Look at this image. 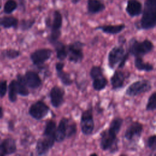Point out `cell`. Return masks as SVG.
I'll return each instance as SVG.
<instances>
[{"mask_svg":"<svg viewBox=\"0 0 156 156\" xmlns=\"http://www.w3.org/2000/svg\"><path fill=\"white\" fill-rule=\"evenodd\" d=\"M142 16L136 27L142 30H150L156 25V0H145Z\"/></svg>","mask_w":156,"mask_h":156,"instance_id":"obj_1","label":"cell"},{"mask_svg":"<svg viewBox=\"0 0 156 156\" xmlns=\"http://www.w3.org/2000/svg\"><path fill=\"white\" fill-rule=\"evenodd\" d=\"M127 50L130 55L135 57H143L153 51L154 43L147 38L143 41H138L135 38H132L128 42Z\"/></svg>","mask_w":156,"mask_h":156,"instance_id":"obj_2","label":"cell"},{"mask_svg":"<svg viewBox=\"0 0 156 156\" xmlns=\"http://www.w3.org/2000/svg\"><path fill=\"white\" fill-rule=\"evenodd\" d=\"M116 132L110 128L102 130L100 133L99 147L103 151H108L110 153L113 154L118 150V139Z\"/></svg>","mask_w":156,"mask_h":156,"instance_id":"obj_3","label":"cell"},{"mask_svg":"<svg viewBox=\"0 0 156 156\" xmlns=\"http://www.w3.org/2000/svg\"><path fill=\"white\" fill-rule=\"evenodd\" d=\"M126 43V39L123 36H119L118 44L114 46L109 51L107 56V62L110 69H113L126 55L129 54L127 49L124 48Z\"/></svg>","mask_w":156,"mask_h":156,"instance_id":"obj_4","label":"cell"},{"mask_svg":"<svg viewBox=\"0 0 156 156\" xmlns=\"http://www.w3.org/2000/svg\"><path fill=\"white\" fill-rule=\"evenodd\" d=\"M152 83L147 79H141L133 82L126 90L125 95L135 97L141 94L149 92L152 90Z\"/></svg>","mask_w":156,"mask_h":156,"instance_id":"obj_5","label":"cell"},{"mask_svg":"<svg viewBox=\"0 0 156 156\" xmlns=\"http://www.w3.org/2000/svg\"><path fill=\"white\" fill-rule=\"evenodd\" d=\"M85 43L80 41H75L67 45V57L69 62L74 63L81 62L84 57L83 48Z\"/></svg>","mask_w":156,"mask_h":156,"instance_id":"obj_6","label":"cell"},{"mask_svg":"<svg viewBox=\"0 0 156 156\" xmlns=\"http://www.w3.org/2000/svg\"><path fill=\"white\" fill-rule=\"evenodd\" d=\"M94 126L93 107L90 106L81 113L80 120V130L84 135H90L94 130Z\"/></svg>","mask_w":156,"mask_h":156,"instance_id":"obj_7","label":"cell"},{"mask_svg":"<svg viewBox=\"0 0 156 156\" xmlns=\"http://www.w3.org/2000/svg\"><path fill=\"white\" fill-rule=\"evenodd\" d=\"M49 107L41 100H38L32 104L28 110L29 115L33 119L37 121L44 118L49 114Z\"/></svg>","mask_w":156,"mask_h":156,"instance_id":"obj_8","label":"cell"},{"mask_svg":"<svg viewBox=\"0 0 156 156\" xmlns=\"http://www.w3.org/2000/svg\"><path fill=\"white\" fill-rule=\"evenodd\" d=\"M53 51L49 48H40L35 50L30 54V59L32 63L37 67H40L46 62L49 60L52 55Z\"/></svg>","mask_w":156,"mask_h":156,"instance_id":"obj_9","label":"cell"},{"mask_svg":"<svg viewBox=\"0 0 156 156\" xmlns=\"http://www.w3.org/2000/svg\"><path fill=\"white\" fill-rule=\"evenodd\" d=\"M55 143V137L42 136L39 138L35 145V152L37 155H46L53 147Z\"/></svg>","mask_w":156,"mask_h":156,"instance_id":"obj_10","label":"cell"},{"mask_svg":"<svg viewBox=\"0 0 156 156\" xmlns=\"http://www.w3.org/2000/svg\"><path fill=\"white\" fill-rule=\"evenodd\" d=\"M65 89L59 86L55 85L51 88L48 96L51 104L54 108H60L63 104L65 102Z\"/></svg>","mask_w":156,"mask_h":156,"instance_id":"obj_11","label":"cell"},{"mask_svg":"<svg viewBox=\"0 0 156 156\" xmlns=\"http://www.w3.org/2000/svg\"><path fill=\"white\" fill-rule=\"evenodd\" d=\"M130 74L126 73L120 69H116L111 76L110 81L112 86V90H118L122 88L125 82L129 78Z\"/></svg>","mask_w":156,"mask_h":156,"instance_id":"obj_12","label":"cell"},{"mask_svg":"<svg viewBox=\"0 0 156 156\" xmlns=\"http://www.w3.org/2000/svg\"><path fill=\"white\" fill-rule=\"evenodd\" d=\"M143 130V125L138 121H133L126 129L124 136L126 140L132 141L135 137L139 138Z\"/></svg>","mask_w":156,"mask_h":156,"instance_id":"obj_13","label":"cell"},{"mask_svg":"<svg viewBox=\"0 0 156 156\" xmlns=\"http://www.w3.org/2000/svg\"><path fill=\"white\" fill-rule=\"evenodd\" d=\"M24 78L27 87L33 90L38 89L43 83L38 74L32 70L27 71L24 75Z\"/></svg>","mask_w":156,"mask_h":156,"instance_id":"obj_14","label":"cell"},{"mask_svg":"<svg viewBox=\"0 0 156 156\" xmlns=\"http://www.w3.org/2000/svg\"><path fill=\"white\" fill-rule=\"evenodd\" d=\"M16 143L13 138H5L0 143V156L13 154L16 152Z\"/></svg>","mask_w":156,"mask_h":156,"instance_id":"obj_15","label":"cell"},{"mask_svg":"<svg viewBox=\"0 0 156 156\" xmlns=\"http://www.w3.org/2000/svg\"><path fill=\"white\" fill-rule=\"evenodd\" d=\"M64 66L65 63L62 62V61H60L55 63V68L57 76L64 86H71L73 83V80L72 79L70 74L63 70Z\"/></svg>","mask_w":156,"mask_h":156,"instance_id":"obj_16","label":"cell"},{"mask_svg":"<svg viewBox=\"0 0 156 156\" xmlns=\"http://www.w3.org/2000/svg\"><path fill=\"white\" fill-rule=\"evenodd\" d=\"M69 119L66 117H62L58 125L57 126L55 133V140L57 143H62L66 139V130Z\"/></svg>","mask_w":156,"mask_h":156,"instance_id":"obj_17","label":"cell"},{"mask_svg":"<svg viewBox=\"0 0 156 156\" xmlns=\"http://www.w3.org/2000/svg\"><path fill=\"white\" fill-rule=\"evenodd\" d=\"M143 10L142 4L138 0H128L126 7V13L130 17L138 16L141 14Z\"/></svg>","mask_w":156,"mask_h":156,"instance_id":"obj_18","label":"cell"},{"mask_svg":"<svg viewBox=\"0 0 156 156\" xmlns=\"http://www.w3.org/2000/svg\"><path fill=\"white\" fill-rule=\"evenodd\" d=\"M126 28L124 23L116 25H102L94 28V30H101L102 32L109 35H116L121 32Z\"/></svg>","mask_w":156,"mask_h":156,"instance_id":"obj_19","label":"cell"},{"mask_svg":"<svg viewBox=\"0 0 156 156\" xmlns=\"http://www.w3.org/2000/svg\"><path fill=\"white\" fill-rule=\"evenodd\" d=\"M15 86L17 94L24 97L29 96L30 93L28 87L25 82L23 75L21 74H18L16 75V80H15Z\"/></svg>","mask_w":156,"mask_h":156,"instance_id":"obj_20","label":"cell"},{"mask_svg":"<svg viewBox=\"0 0 156 156\" xmlns=\"http://www.w3.org/2000/svg\"><path fill=\"white\" fill-rule=\"evenodd\" d=\"M52 45L54 48L57 58L60 61H63L65 60L67 57L68 53L67 45L59 40L54 42Z\"/></svg>","mask_w":156,"mask_h":156,"instance_id":"obj_21","label":"cell"},{"mask_svg":"<svg viewBox=\"0 0 156 156\" xmlns=\"http://www.w3.org/2000/svg\"><path fill=\"white\" fill-rule=\"evenodd\" d=\"M105 5L99 0H87V10L90 14H96L104 11Z\"/></svg>","mask_w":156,"mask_h":156,"instance_id":"obj_22","label":"cell"},{"mask_svg":"<svg viewBox=\"0 0 156 156\" xmlns=\"http://www.w3.org/2000/svg\"><path fill=\"white\" fill-rule=\"evenodd\" d=\"M134 66L140 71L151 72L154 69V65L149 62H145L142 57H135Z\"/></svg>","mask_w":156,"mask_h":156,"instance_id":"obj_23","label":"cell"},{"mask_svg":"<svg viewBox=\"0 0 156 156\" xmlns=\"http://www.w3.org/2000/svg\"><path fill=\"white\" fill-rule=\"evenodd\" d=\"M63 18L58 10H55L53 13V19L51 20L50 26L51 31H61Z\"/></svg>","mask_w":156,"mask_h":156,"instance_id":"obj_24","label":"cell"},{"mask_svg":"<svg viewBox=\"0 0 156 156\" xmlns=\"http://www.w3.org/2000/svg\"><path fill=\"white\" fill-rule=\"evenodd\" d=\"M92 80V87L94 90L99 91L105 88L108 85V80L104 74L93 78Z\"/></svg>","mask_w":156,"mask_h":156,"instance_id":"obj_25","label":"cell"},{"mask_svg":"<svg viewBox=\"0 0 156 156\" xmlns=\"http://www.w3.org/2000/svg\"><path fill=\"white\" fill-rule=\"evenodd\" d=\"M57 127L56 122L53 119H49L46 122L42 136L55 137V133Z\"/></svg>","mask_w":156,"mask_h":156,"instance_id":"obj_26","label":"cell"},{"mask_svg":"<svg viewBox=\"0 0 156 156\" xmlns=\"http://www.w3.org/2000/svg\"><path fill=\"white\" fill-rule=\"evenodd\" d=\"M18 24V20L13 16H4L0 18V26L5 29L16 28Z\"/></svg>","mask_w":156,"mask_h":156,"instance_id":"obj_27","label":"cell"},{"mask_svg":"<svg viewBox=\"0 0 156 156\" xmlns=\"http://www.w3.org/2000/svg\"><path fill=\"white\" fill-rule=\"evenodd\" d=\"M8 98L9 101L12 103L15 102L17 100V92L15 86V80H12L9 85Z\"/></svg>","mask_w":156,"mask_h":156,"instance_id":"obj_28","label":"cell"},{"mask_svg":"<svg viewBox=\"0 0 156 156\" xmlns=\"http://www.w3.org/2000/svg\"><path fill=\"white\" fill-rule=\"evenodd\" d=\"M156 109V92L154 91L148 98L145 110L147 112H153Z\"/></svg>","mask_w":156,"mask_h":156,"instance_id":"obj_29","label":"cell"},{"mask_svg":"<svg viewBox=\"0 0 156 156\" xmlns=\"http://www.w3.org/2000/svg\"><path fill=\"white\" fill-rule=\"evenodd\" d=\"M2 55L9 59H15L21 55V52L14 49H9L4 51Z\"/></svg>","mask_w":156,"mask_h":156,"instance_id":"obj_30","label":"cell"},{"mask_svg":"<svg viewBox=\"0 0 156 156\" xmlns=\"http://www.w3.org/2000/svg\"><path fill=\"white\" fill-rule=\"evenodd\" d=\"M35 23V19H29V20H22L20 22V27L23 31H26L30 29Z\"/></svg>","mask_w":156,"mask_h":156,"instance_id":"obj_31","label":"cell"},{"mask_svg":"<svg viewBox=\"0 0 156 156\" xmlns=\"http://www.w3.org/2000/svg\"><path fill=\"white\" fill-rule=\"evenodd\" d=\"M77 130V124L74 121L71 122V123H69V122L67 127V130H66V139H69L74 136L76 135Z\"/></svg>","mask_w":156,"mask_h":156,"instance_id":"obj_32","label":"cell"},{"mask_svg":"<svg viewBox=\"0 0 156 156\" xmlns=\"http://www.w3.org/2000/svg\"><path fill=\"white\" fill-rule=\"evenodd\" d=\"M17 8V3L15 0H8L4 7V11L5 13H12Z\"/></svg>","mask_w":156,"mask_h":156,"instance_id":"obj_33","label":"cell"},{"mask_svg":"<svg viewBox=\"0 0 156 156\" xmlns=\"http://www.w3.org/2000/svg\"><path fill=\"white\" fill-rule=\"evenodd\" d=\"M102 74H104V73L101 66L94 65L91 68L90 71V76L91 79Z\"/></svg>","mask_w":156,"mask_h":156,"instance_id":"obj_34","label":"cell"},{"mask_svg":"<svg viewBox=\"0 0 156 156\" xmlns=\"http://www.w3.org/2000/svg\"><path fill=\"white\" fill-rule=\"evenodd\" d=\"M155 140H156L155 134L150 135L146 140V146L147 148L152 151V152H155V147H156Z\"/></svg>","mask_w":156,"mask_h":156,"instance_id":"obj_35","label":"cell"},{"mask_svg":"<svg viewBox=\"0 0 156 156\" xmlns=\"http://www.w3.org/2000/svg\"><path fill=\"white\" fill-rule=\"evenodd\" d=\"M7 91V84L5 80H0V98H3Z\"/></svg>","mask_w":156,"mask_h":156,"instance_id":"obj_36","label":"cell"},{"mask_svg":"<svg viewBox=\"0 0 156 156\" xmlns=\"http://www.w3.org/2000/svg\"><path fill=\"white\" fill-rule=\"evenodd\" d=\"M19 1V5L20 7V9L22 11H25L26 9V1L25 0H18Z\"/></svg>","mask_w":156,"mask_h":156,"instance_id":"obj_37","label":"cell"},{"mask_svg":"<svg viewBox=\"0 0 156 156\" xmlns=\"http://www.w3.org/2000/svg\"><path fill=\"white\" fill-rule=\"evenodd\" d=\"M8 128L10 130H13L14 129V126H13V121H9L8 124Z\"/></svg>","mask_w":156,"mask_h":156,"instance_id":"obj_38","label":"cell"},{"mask_svg":"<svg viewBox=\"0 0 156 156\" xmlns=\"http://www.w3.org/2000/svg\"><path fill=\"white\" fill-rule=\"evenodd\" d=\"M3 116V109L1 107H0V119L2 118Z\"/></svg>","mask_w":156,"mask_h":156,"instance_id":"obj_39","label":"cell"},{"mask_svg":"<svg viewBox=\"0 0 156 156\" xmlns=\"http://www.w3.org/2000/svg\"><path fill=\"white\" fill-rule=\"evenodd\" d=\"M71 2H72L73 4H77L80 0H71Z\"/></svg>","mask_w":156,"mask_h":156,"instance_id":"obj_40","label":"cell"},{"mask_svg":"<svg viewBox=\"0 0 156 156\" xmlns=\"http://www.w3.org/2000/svg\"><path fill=\"white\" fill-rule=\"evenodd\" d=\"M90 156H93V155L97 156V155H98V154H97V153H91V154H90Z\"/></svg>","mask_w":156,"mask_h":156,"instance_id":"obj_41","label":"cell"},{"mask_svg":"<svg viewBox=\"0 0 156 156\" xmlns=\"http://www.w3.org/2000/svg\"><path fill=\"white\" fill-rule=\"evenodd\" d=\"M0 9H1V5H0Z\"/></svg>","mask_w":156,"mask_h":156,"instance_id":"obj_42","label":"cell"}]
</instances>
